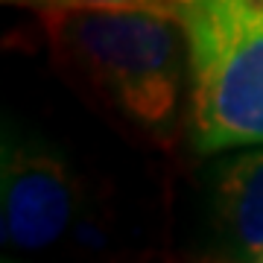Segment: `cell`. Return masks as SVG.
Here are the masks:
<instances>
[{
	"label": "cell",
	"mask_w": 263,
	"mask_h": 263,
	"mask_svg": "<svg viewBox=\"0 0 263 263\" xmlns=\"http://www.w3.org/2000/svg\"><path fill=\"white\" fill-rule=\"evenodd\" d=\"M47 32L65 62L152 138L167 141L187 82V35L179 15L155 9L47 12Z\"/></svg>",
	"instance_id": "6da1fadb"
},
{
	"label": "cell",
	"mask_w": 263,
	"mask_h": 263,
	"mask_svg": "<svg viewBox=\"0 0 263 263\" xmlns=\"http://www.w3.org/2000/svg\"><path fill=\"white\" fill-rule=\"evenodd\" d=\"M179 21L193 152L208 158L263 143V0H181Z\"/></svg>",
	"instance_id": "7a4b0ae2"
},
{
	"label": "cell",
	"mask_w": 263,
	"mask_h": 263,
	"mask_svg": "<svg viewBox=\"0 0 263 263\" xmlns=\"http://www.w3.org/2000/svg\"><path fill=\"white\" fill-rule=\"evenodd\" d=\"M79 208L70 161L35 129L3 117L0 135V246L35 254L67 234Z\"/></svg>",
	"instance_id": "3957f363"
},
{
	"label": "cell",
	"mask_w": 263,
	"mask_h": 263,
	"mask_svg": "<svg viewBox=\"0 0 263 263\" xmlns=\"http://www.w3.org/2000/svg\"><path fill=\"white\" fill-rule=\"evenodd\" d=\"M205 167V219L216 249L237 260L263 257V143L216 152Z\"/></svg>",
	"instance_id": "277c9868"
},
{
	"label": "cell",
	"mask_w": 263,
	"mask_h": 263,
	"mask_svg": "<svg viewBox=\"0 0 263 263\" xmlns=\"http://www.w3.org/2000/svg\"><path fill=\"white\" fill-rule=\"evenodd\" d=\"M70 9H155L179 15V0H62Z\"/></svg>",
	"instance_id": "5b68a950"
},
{
	"label": "cell",
	"mask_w": 263,
	"mask_h": 263,
	"mask_svg": "<svg viewBox=\"0 0 263 263\" xmlns=\"http://www.w3.org/2000/svg\"><path fill=\"white\" fill-rule=\"evenodd\" d=\"M3 3H12V6H62V0H3Z\"/></svg>",
	"instance_id": "8992f818"
},
{
	"label": "cell",
	"mask_w": 263,
	"mask_h": 263,
	"mask_svg": "<svg viewBox=\"0 0 263 263\" xmlns=\"http://www.w3.org/2000/svg\"><path fill=\"white\" fill-rule=\"evenodd\" d=\"M260 263H263V257H260Z\"/></svg>",
	"instance_id": "52a82bcc"
}]
</instances>
